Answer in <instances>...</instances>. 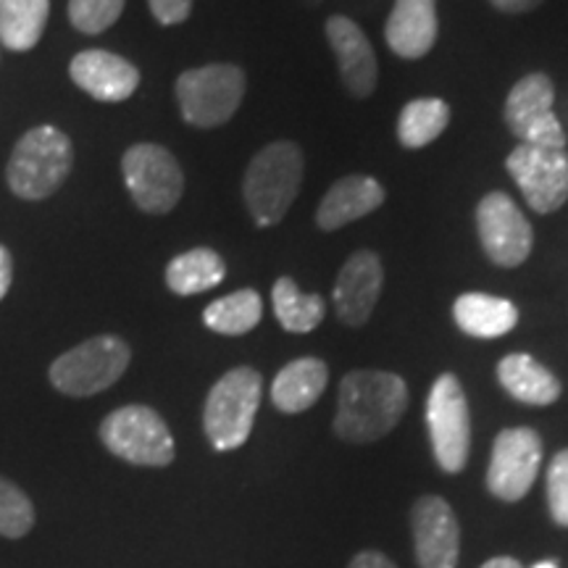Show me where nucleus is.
<instances>
[{
    "label": "nucleus",
    "instance_id": "obj_22",
    "mask_svg": "<svg viewBox=\"0 0 568 568\" xmlns=\"http://www.w3.org/2000/svg\"><path fill=\"white\" fill-rule=\"evenodd\" d=\"M453 318L468 337L495 339L508 335L518 324V308L506 297L487 293H466L453 305Z\"/></svg>",
    "mask_w": 568,
    "mask_h": 568
},
{
    "label": "nucleus",
    "instance_id": "obj_13",
    "mask_svg": "<svg viewBox=\"0 0 568 568\" xmlns=\"http://www.w3.org/2000/svg\"><path fill=\"white\" fill-rule=\"evenodd\" d=\"M542 464V439L529 426L503 429L487 468V487L497 500L516 503L535 485Z\"/></svg>",
    "mask_w": 568,
    "mask_h": 568
},
{
    "label": "nucleus",
    "instance_id": "obj_11",
    "mask_svg": "<svg viewBox=\"0 0 568 568\" xmlns=\"http://www.w3.org/2000/svg\"><path fill=\"white\" fill-rule=\"evenodd\" d=\"M477 232L481 251L495 266L516 268L529 258L535 232L524 211L506 193H489L477 205Z\"/></svg>",
    "mask_w": 568,
    "mask_h": 568
},
{
    "label": "nucleus",
    "instance_id": "obj_28",
    "mask_svg": "<svg viewBox=\"0 0 568 568\" xmlns=\"http://www.w3.org/2000/svg\"><path fill=\"white\" fill-rule=\"evenodd\" d=\"M34 527V506L21 489L0 477V537L19 539Z\"/></svg>",
    "mask_w": 568,
    "mask_h": 568
},
{
    "label": "nucleus",
    "instance_id": "obj_18",
    "mask_svg": "<svg viewBox=\"0 0 568 568\" xmlns=\"http://www.w3.org/2000/svg\"><path fill=\"white\" fill-rule=\"evenodd\" d=\"M439 34L437 0H395L385 24V40L406 61L424 59Z\"/></svg>",
    "mask_w": 568,
    "mask_h": 568
},
{
    "label": "nucleus",
    "instance_id": "obj_30",
    "mask_svg": "<svg viewBox=\"0 0 568 568\" xmlns=\"http://www.w3.org/2000/svg\"><path fill=\"white\" fill-rule=\"evenodd\" d=\"M548 506L552 521L568 527V450H560L548 468Z\"/></svg>",
    "mask_w": 568,
    "mask_h": 568
},
{
    "label": "nucleus",
    "instance_id": "obj_35",
    "mask_svg": "<svg viewBox=\"0 0 568 568\" xmlns=\"http://www.w3.org/2000/svg\"><path fill=\"white\" fill-rule=\"evenodd\" d=\"M481 568H524V566L518 564L516 558H493V560H487Z\"/></svg>",
    "mask_w": 568,
    "mask_h": 568
},
{
    "label": "nucleus",
    "instance_id": "obj_15",
    "mask_svg": "<svg viewBox=\"0 0 568 568\" xmlns=\"http://www.w3.org/2000/svg\"><path fill=\"white\" fill-rule=\"evenodd\" d=\"M385 284V268L374 251H358L345 261L335 282V311L347 326H364L372 318Z\"/></svg>",
    "mask_w": 568,
    "mask_h": 568
},
{
    "label": "nucleus",
    "instance_id": "obj_26",
    "mask_svg": "<svg viewBox=\"0 0 568 568\" xmlns=\"http://www.w3.org/2000/svg\"><path fill=\"white\" fill-rule=\"evenodd\" d=\"M450 124V105L439 98H416L403 105L397 119V140L408 151H418L435 142Z\"/></svg>",
    "mask_w": 568,
    "mask_h": 568
},
{
    "label": "nucleus",
    "instance_id": "obj_25",
    "mask_svg": "<svg viewBox=\"0 0 568 568\" xmlns=\"http://www.w3.org/2000/svg\"><path fill=\"white\" fill-rule=\"evenodd\" d=\"M272 303L276 322L287 332H293V335H308V332H314L324 322L326 314L324 297L301 293V287L290 276H280L274 282Z\"/></svg>",
    "mask_w": 568,
    "mask_h": 568
},
{
    "label": "nucleus",
    "instance_id": "obj_33",
    "mask_svg": "<svg viewBox=\"0 0 568 568\" xmlns=\"http://www.w3.org/2000/svg\"><path fill=\"white\" fill-rule=\"evenodd\" d=\"M13 282V258L11 251L6 245H0V301L9 295V287Z\"/></svg>",
    "mask_w": 568,
    "mask_h": 568
},
{
    "label": "nucleus",
    "instance_id": "obj_36",
    "mask_svg": "<svg viewBox=\"0 0 568 568\" xmlns=\"http://www.w3.org/2000/svg\"><path fill=\"white\" fill-rule=\"evenodd\" d=\"M535 568H558V564H552V560H542V564H537Z\"/></svg>",
    "mask_w": 568,
    "mask_h": 568
},
{
    "label": "nucleus",
    "instance_id": "obj_6",
    "mask_svg": "<svg viewBox=\"0 0 568 568\" xmlns=\"http://www.w3.org/2000/svg\"><path fill=\"white\" fill-rule=\"evenodd\" d=\"M245 98V71L232 63L187 69L176 80L182 119L197 130L222 126L237 113Z\"/></svg>",
    "mask_w": 568,
    "mask_h": 568
},
{
    "label": "nucleus",
    "instance_id": "obj_32",
    "mask_svg": "<svg viewBox=\"0 0 568 568\" xmlns=\"http://www.w3.org/2000/svg\"><path fill=\"white\" fill-rule=\"evenodd\" d=\"M351 568H397L393 560L376 550H364L351 560Z\"/></svg>",
    "mask_w": 568,
    "mask_h": 568
},
{
    "label": "nucleus",
    "instance_id": "obj_7",
    "mask_svg": "<svg viewBox=\"0 0 568 568\" xmlns=\"http://www.w3.org/2000/svg\"><path fill=\"white\" fill-rule=\"evenodd\" d=\"M105 450L132 466L163 468L174 460V437L161 414L148 406H124L103 418Z\"/></svg>",
    "mask_w": 568,
    "mask_h": 568
},
{
    "label": "nucleus",
    "instance_id": "obj_5",
    "mask_svg": "<svg viewBox=\"0 0 568 568\" xmlns=\"http://www.w3.org/2000/svg\"><path fill=\"white\" fill-rule=\"evenodd\" d=\"M130 361L132 351L122 337L98 335L59 355L48 376L59 393L69 397H90L116 385Z\"/></svg>",
    "mask_w": 568,
    "mask_h": 568
},
{
    "label": "nucleus",
    "instance_id": "obj_24",
    "mask_svg": "<svg viewBox=\"0 0 568 568\" xmlns=\"http://www.w3.org/2000/svg\"><path fill=\"white\" fill-rule=\"evenodd\" d=\"M226 276L224 258L211 247H193L176 255L166 266V284L174 295H197L222 284Z\"/></svg>",
    "mask_w": 568,
    "mask_h": 568
},
{
    "label": "nucleus",
    "instance_id": "obj_34",
    "mask_svg": "<svg viewBox=\"0 0 568 568\" xmlns=\"http://www.w3.org/2000/svg\"><path fill=\"white\" fill-rule=\"evenodd\" d=\"M489 3L503 13H529L535 11L537 6H542L545 0H489Z\"/></svg>",
    "mask_w": 568,
    "mask_h": 568
},
{
    "label": "nucleus",
    "instance_id": "obj_31",
    "mask_svg": "<svg viewBox=\"0 0 568 568\" xmlns=\"http://www.w3.org/2000/svg\"><path fill=\"white\" fill-rule=\"evenodd\" d=\"M148 6H151L155 21L163 27L182 24L193 11V0H148Z\"/></svg>",
    "mask_w": 568,
    "mask_h": 568
},
{
    "label": "nucleus",
    "instance_id": "obj_10",
    "mask_svg": "<svg viewBox=\"0 0 568 568\" xmlns=\"http://www.w3.org/2000/svg\"><path fill=\"white\" fill-rule=\"evenodd\" d=\"M552 105H556V84L548 74L535 71L521 77L506 98L508 130L521 140V145L566 151V130Z\"/></svg>",
    "mask_w": 568,
    "mask_h": 568
},
{
    "label": "nucleus",
    "instance_id": "obj_19",
    "mask_svg": "<svg viewBox=\"0 0 568 568\" xmlns=\"http://www.w3.org/2000/svg\"><path fill=\"white\" fill-rule=\"evenodd\" d=\"M385 187L374 180V176L353 174L343 176L329 187V193L322 197L316 211L318 230L335 232L343 226L358 222V219L368 216L385 203Z\"/></svg>",
    "mask_w": 568,
    "mask_h": 568
},
{
    "label": "nucleus",
    "instance_id": "obj_21",
    "mask_svg": "<svg viewBox=\"0 0 568 568\" xmlns=\"http://www.w3.org/2000/svg\"><path fill=\"white\" fill-rule=\"evenodd\" d=\"M329 368L318 358H297L274 376L272 403L282 414H303L322 397Z\"/></svg>",
    "mask_w": 568,
    "mask_h": 568
},
{
    "label": "nucleus",
    "instance_id": "obj_16",
    "mask_svg": "<svg viewBox=\"0 0 568 568\" xmlns=\"http://www.w3.org/2000/svg\"><path fill=\"white\" fill-rule=\"evenodd\" d=\"M69 77L77 88L101 103H122L140 88L138 67L101 48L77 53L69 63Z\"/></svg>",
    "mask_w": 568,
    "mask_h": 568
},
{
    "label": "nucleus",
    "instance_id": "obj_27",
    "mask_svg": "<svg viewBox=\"0 0 568 568\" xmlns=\"http://www.w3.org/2000/svg\"><path fill=\"white\" fill-rule=\"evenodd\" d=\"M264 316V301L255 290H237V293L219 297L203 311V322L211 332L226 337H240L255 329Z\"/></svg>",
    "mask_w": 568,
    "mask_h": 568
},
{
    "label": "nucleus",
    "instance_id": "obj_1",
    "mask_svg": "<svg viewBox=\"0 0 568 568\" xmlns=\"http://www.w3.org/2000/svg\"><path fill=\"white\" fill-rule=\"evenodd\" d=\"M406 406L408 387L403 376L358 368L339 382L335 432L347 443H376L395 429Z\"/></svg>",
    "mask_w": 568,
    "mask_h": 568
},
{
    "label": "nucleus",
    "instance_id": "obj_14",
    "mask_svg": "<svg viewBox=\"0 0 568 568\" xmlns=\"http://www.w3.org/2000/svg\"><path fill=\"white\" fill-rule=\"evenodd\" d=\"M416 560L422 568H456L460 556V527L453 508L443 497H418L414 514Z\"/></svg>",
    "mask_w": 568,
    "mask_h": 568
},
{
    "label": "nucleus",
    "instance_id": "obj_8",
    "mask_svg": "<svg viewBox=\"0 0 568 568\" xmlns=\"http://www.w3.org/2000/svg\"><path fill=\"white\" fill-rule=\"evenodd\" d=\"M426 426H429L432 450L443 471H464L471 447V416L464 385L456 374L437 376L426 400Z\"/></svg>",
    "mask_w": 568,
    "mask_h": 568
},
{
    "label": "nucleus",
    "instance_id": "obj_12",
    "mask_svg": "<svg viewBox=\"0 0 568 568\" xmlns=\"http://www.w3.org/2000/svg\"><path fill=\"white\" fill-rule=\"evenodd\" d=\"M524 201L537 213H556L568 201V153L556 148L516 145L506 159Z\"/></svg>",
    "mask_w": 568,
    "mask_h": 568
},
{
    "label": "nucleus",
    "instance_id": "obj_9",
    "mask_svg": "<svg viewBox=\"0 0 568 568\" xmlns=\"http://www.w3.org/2000/svg\"><path fill=\"white\" fill-rule=\"evenodd\" d=\"M122 174L138 209L153 213V216L174 211L184 193L180 163L166 148L155 145V142L132 145L122 159Z\"/></svg>",
    "mask_w": 568,
    "mask_h": 568
},
{
    "label": "nucleus",
    "instance_id": "obj_29",
    "mask_svg": "<svg viewBox=\"0 0 568 568\" xmlns=\"http://www.w3.org/2000/svg\"><path fill=\"white\" fill-rule=\"evenodd\" d=\"M124 0H69V21L77 32L101 34L122 17Z\"/></svg>",
    "mask_w": 568,
    "mask_h": 568
},
{
    "label": "nucleus",
    "instance_id": "obj_23",
    "mask_svg": "<svg viewBox=\"0 0 568 568\" xmlns=\"http://www.w3.org/2000/svg\"><path fill=\"white\" fill-rule=\"evenodd\" d=\"M51 0H0V45L24 53L45 32Z\"/></svg>",
    "mask_w": 568,
    "mask_h": 568
},
{
    "label": "nucleus",
    "instance_id": "obj_3",
    "mask_svg": "<svg viewBox=\"0 0 568 568\" xmlns=\"http://www.w3.org/2000/svg\"><path fill=\"white\" fill-rule=\"evenodd\" d=\"M74 163L71 140L55 126H34L17 142L6 180L11 193L21 201H45L67 182Z\"/></svg>",
    "mask_w": 568,
    "mask_h": 568
},
{
    "label": "nucleus",
    "instance_id": "obj_2",
    "mask_svg": "<svg viewBox=\"0 0 568 568\" xmlns=\"http://www.w3.org/2000/svg\"><path fill=\"white\" fill-rule=\"evenodd\" d=\"M303 151L290 140H276L247 163L243 195L255 226H274L287 216L303 184Z\"/></svg>",
    "mask_w": 568,
    "mask_h": 568
},
{
    "label": "nucleus",
    "instance_id": "obj_17",
    "mask_svg": "<svg viewBox=\"0 0 568 568\" xmlns=\"http://www.w3.org/2000/svg\"><path fill=\"white\" fill-rule=\"evenodd\" d=\"M326 40H329L332 53H335L339 80L355 98H368L376 90L379 80V67H376V53L368 42L366 32L347 17L326 19Z\"/></svg>",
    "mask_w": 568,
    "mask_h": 568
},
{
    "label": "nucleus",
    "instance_id": "obj_20",
    "mask_svg": "<svg viewBox=\"0 0 568 568\" xmlns=\"http://www.w3.org/2000/svg\"><path fill=\"white\" fill-rule=\"evenodd\" d=\"M503 389L527 406H552L560 397V382L529 353H510L497 364Z\"/></svg>",
    "mask_w": 568,
    "mask_h": 568
},
{
    "label": "nucleus",
    "instance_id": "obj_4",
    "mask_svg": "<svg viewBox=\"0 0 568 568\" xmlns=\"http://www.w3.org/2000/svg\"><path fill=\"white\" fill-rule=\"evenodd\" d=\"M261 393L264 379L251 366L232 368L211 387L203 408V429L216 450H237L247 443L261 406Z\"/></svg>",
    "mask_w": 568,
    "mask_h": 568
}]
</instances>
